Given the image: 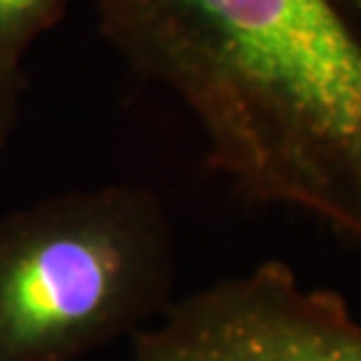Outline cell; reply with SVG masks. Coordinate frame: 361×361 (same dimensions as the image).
<instances>
[{"label": "cell", "instance_id": "cell-2", "mask_svg": "<svg viewBox=\"0 0 361 361\" xmlns=\"http://www.w3.org/2000/svg\"><path fill=\"white\" fill-rule=\"evenodd\" d=\"M175 235L161 198L105 184L0 221V361H75L171 305Z\"/></svg>", "mask_w": 361, "mask_h": 361}, {"label": "cell", "instance_id": "cell-4", "mask_svg": "<svg viewBox=\"0 0 361 361\" xmlns=\"http://www.w3.org/2000/svg\"><path fill=\"white\" fill-rule=\"evenodd\" d=\"M68 0H0V71H21L24 54L61 21Z\"/></svg>", "mask_w": 361, "mask_h": 361}, {"label": "cell", "instance_id": "cell-1", "mask_svg": "<svg viewBox=\"0 0 361 361\" xmlns=\"http://www.w3.org/2000/svg\"><path fill=\"white\" fill-rule=\"evenodd\" d=\"M105 40L168 89L240 198L361 252V0H94Z\"/></svg>", "mask_w": 361, "mask_h": 361}, {"label": "cell", "instance_id": "cell-5", "mask_svg": "<svg viewBox=\"0 0 361 361\" xmlns=\"http://www.w3.org/2000/svg\"><path fill=\"white\" fill-rule=\"evenodd\" d=\"M21 91H24L21 71H0V149L10 140L12 128L17 124Z\"/></svg>", "mask_w": 361, "mask_h": 361}, {"label": "cell", "instance_id": "cell-3", "mask_svg": "<svg viewBox=\"0 0 361 361\" xmlns=\"http://www.w3.org/2000/svg\"><path fill=\"white\" fill-rule=\"evenodd\" d=\"M135 361H361V322L284 261L198 289L133 336Z\"/></svg>", "mask_w": 361, "mask_h": 361}]
</instances>
